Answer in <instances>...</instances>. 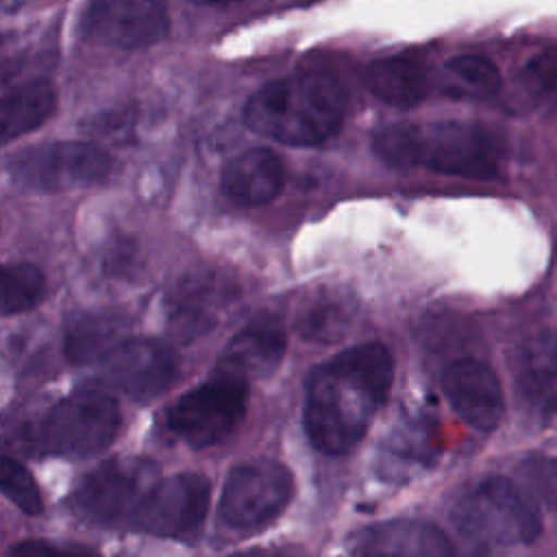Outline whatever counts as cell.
I'll return each mask as SVG.
<instances>
[{
  "instance_id": "6da1fadb",
  "label": "cell",
  "mask_w": 557,
  "mask_h": 557,
  "mask_svg": "<svg viewBox=\"0 0 557 557\" xmlns=\"http://www.w3.org/2000/svg\"><path fill=\"white\" fill-rule=\"evenodd\" d=\"M394 359L385 344L366 342L320 363L305 394V433L324 455L348 453L387 403Z\"/></svg>"
},
{
  "instance_id": "7a4b0ae2",
  "label": "cell",
  "mask_w": 557,
  "mask_h": 557,
  "mask_svg": "<svg viewBox=\"0 0 557 557\" xmlns=\"http://www.w3.org/2000/svg\"><path fill=\"white\" fill-rule=\"evenodd\" d=\"M344 87L326 72L292 74L261 87L244 107V124L289 146H318L342 128Z\"/></svg>"
},
{
  "instance_id": "3957f363",
  "label": "cell",
  "mask_w": 557,
  "mask_h": 557,
  "mask_svg": "<svg viewBox=\"0 0 557 557\" xmlns=\"http://www.w3.org/2000/svg\"><path fill=\"white\" fill-rule=\"evenodd\" d=\"M374 152L392 168L422 165L474 181H492L500 172V152L494 137L485 128L466 122L394 124L374 135Z\"/></svg>"
},
{
  "instance_id": "277c9868",
  "label": "cell",
  "mask_w": 557,
  "mask_h": 557,
  "mask_svg": "<svg viewBox=\"0 0 557 557\" xmlns=\"http://www.w3.org/2000/svg\"><path fill=\"white\" fill-rule=\"evenodd\" d=\"M450 520L466 540L485 546L531 544L542 531L535 503L505 476H487L463 492Z\"/></svg>"
},
{
  "instance_id": "5b68a950",
  "label": "cell",
  "mask_w": 557,
  "mask_h": 557,
  "mask_svg": "<svg viewBox=\"0 0 557 557\" xmlns=\"http://www.w3.org/2000/svg\"><path fill=\"white\" fill-rule=\"evenodd\" d=\"M248 383L242 374L215 366L205 383L183 394L168 409V426L191 448L218 444L244 420Z\"/></svg>"
},
{
  "instance_id": "8992f818",
  "label": "cell",
  "mask_w": 557,
  "mask_h": 557,
  "mask_svg": "<svg viewBox=\"0 0 557 557\" xmlns=\"http://www.w3.org/2000/svg\"><path fill=\"white\" fill-rule=\"evenodd\" d=\"M122 416L117 403L96 389H83L59 400L37 426V444L61 457H89L104 450L117 435Z\"/></svg>"
},
{
  "instance_id": "52a82bcc",
  "label": "cell",
  "mask_w": 557,
  "mask_h": 557,
  "mask_svg": "<svg viewBox=\"0 0 557 557\" xmlns=\"http://www.w3.org/2000/svg\"><path fill=\"white\" fill-rule=\"evenodd\" d=\"M7 170L15 187L50 194L102 183L111 172V157L89 141H52L15 152Z\"/></svg>"
},
{
  "instance_id": "ba28073f",
  "label": "cell",
  "mask_w": 557,
  "mask_h": 557,
  "mask_svg": "<svg viewBox=\"0 0 557 557\" xmlns=\"http://www.w3.org/2000/svg\"><path fill=\"white\" fill-rule=\"evenodd\" d=\"M159 481V468L150 459H109L83 476L72 494V507L91 522H133Z\"/></svg>"
},
{
  "instance_id": "9c48e42d",
  "label": "cell",
  "mask_w": 557,
  "mask_h": 557,
  "mask_svg": "<svg viewBox=\"0 0 557 557\" xmlns=\"http://www.w3.org/2000/svg\"><path fill=\"white\" fill-rule=\"evenodd\" d=\"M294 496L292 472L272 459L235 466L220 494V518L242 531L259 529L283 513Z\"/></svg>"
},
{
  "instance_id": "30bf717a",
  "label": "cell",
  "mask_w": 557,
  "mask_h": 557,
  "mask_svg": "<svg viewBox=\"0 0 557 557\" xmlns=\"http://www.w3.org/2000/svg\"><path fill=\"white\" fill-rule=\"evenodd\" d=\"M81 37L96 46L139 50L154 46L168 30L165 7L144 0L91 2L81 17Z\"/></svg>"
},
{
  "instance_id": "8fae6325",
  "label": "cell",
  "mask_w": 557,
  "mask_h": 557,
  "mask_svg": "<svg viewBox=\"0 0 557 557\" xmlns=\"http://www.w3.org/2000/svg\"><path fill=\"white\" fill-rule=\"evenodd\" d=\"M102 376L128 398L150 403L176 381L178 359L161 339L131 337L102 361Z\"/></svg>"
},
{
  "instance_id": "7c38bea8",
  "label": "cell",
  "mask_w": 557,
  "mask_h": 557,
  "mask_svg": "<svg viewBox=\"0 0 557 557\" xmlns=\"http://www.w3.org/2000/svg\"><path fill=\"white\" fill-rule=\"evenodd\" d=\"M209 500V479L198 472H181L157 483L131 524L152 535H185L202 524Z\"/></svg>"
},
{
  "instance_id": "4fadbf2b",
  "label": "cell",
  "mask_w": 557,
  "mask_h": 557,
  "mask_svg": "<svg viewBox=\"0 0 557 557\" xmlns=\"http://www.w3.org/2000/svg\"><path fill=\"white\" fill-rule=\"evenodd\" d=\"M442 387L450 407L472 429L492 431L503 420V385L485 361L474 357L453 361L442 376Z\"/></svg>"
},
{
  "instance_id": "5bb4252c",
  "label": "cell",
  "mask_w": 557,
  "mask_h": 557,
  "mask_svg": "<svg viewBox=\"0 0 557 557\" xmlns=\"http://www.w3.org/2000/svg\"><path fill=\"white\" fill-rule=\"evenodd\" d=\"M357 557H455L448 535L422 520H387L363 529L352 544Z\"/></svg>"
},
{
  "instance_id": "9a60e30c",
  "label": "cell",
  "mask_w": 557,
  "mask_h": 557,
  "mask_svg": "<svg viewBox=\"0 0 557 557\" xmlns=\"http://www.w3.org/2000/svg\"><path fill=\"white\" fill-rule=\"evenodd\" d=\"M285 183V168L276 152L250 148L233 157L222 170V191L237 205L259 207L274 200Z\"/></svg>"
},
{
  "instance_id": "2e32d148",
  "label": "cell",
  "mask_w": 557,
  "mask_h": 557,
  "mask_svg": "<svg viewBox=\"0 0 557 557\" xmlns=\"http://www.w3.org/2000/svg\"><path fill=\"white\" fill-rule=\"evenodd\" d=\"M285 352V331L270 315L255 318L226 344L218 366L242 374L246 381L272 374Z\"/></svg>"
},
{
  "instance_id": "e0dca14e",
  "label": "cell",
  "mask_w": 557,
  "mask_h": 557,
  "mask_svg": "<svg viewBox=\"0 0 557 557\" xmlns=\"http://www.w3.org/2000/svg\"><path fill=\"white\" fill-rule=\"evenodd\" d=\"M128 320L117 309H96L76 313L65 331L63 348L74 366L104 361L126 339Z\"/></svg>"
},
{
  "instance_id": "ac0fdd59",
  "label": "cell",
  "mask_w": 557,
  "mask_h": 557,
  "mask_svg": "<svg viewBox=\"0 0 557 557\" xmlns=\"http://www.w3.org/2000/svg\"><path fill=\"white\" fill-rule=\"evenodd\" d=\"M363 81L379 100L400 109L416 107L429 94L424 67L407 57H385L368 63Z\"/></svg>"
},
{
  "instance_id": "d6986e66",
  "label": "cell",
  "mask_w": 557,
  "mask_h": 557,
  "mask_svg": "<svg viewBox=\"0 0 557 557\" xmlns=\"http://www.w3.org/2000/svg\"><path fill=\"white\" fill-rule=\"evenodd\" d=\"M522 394L546 411H557V333H540L518 355Z\"/></svg>"
},
{
  "instance_id": "ffe728a7",
  "label": "cell",
  "mask_w": 557,
  "mask_h": 557,
  "mask_svg": "<svg viewBox=\"0 0 557 557\" xmlns=\"http://www.w3.org/2000/svg\"><path fill=\"white\" fill-rule=\"evenodd\" d=\"M57 104L54 87L48 81L35 78L9 89L2 98L0 111V135L11 141L20 135L35 131L50 117Z\"/></svg>"
},
{
  "instance_id": "44dd1931",
  "label": "cell",
  "mask_w": 557,
  "mask_h": 557,
  "mask_svg": "<svg viewBox=\"0 0 557 557\" xmlns=\"http://www.w3.org/2000/svg\"><path fill=\"white\" fill-rule=\"evenodd\" d=\"M500 85V70L483 54H457L444 65V91L448 96L490 98Z\"/></svg>"
},
{
  "instance_id": "7402d4cb",
  "label": "cell",
  "mask_w": 557,
  "mask_h": 557,
  "mask_svg": "<svg viewBox=\"0 0 557 557\" xmlns=\"http://www.w3.org/2000/svg\"><path fill=\"white\" fill-rule=\"evenodd\" d=\"M46 292L44 274L33 263H7L0 276V309L15 315L33 309Z\"/></svg>"
},
{
  "instance_id": "603a6c76",
  "label": "cell",
  "mask_w": 557,
  "mask_h": 557,
  "mask_svg": "<svg viewBox=\"0 0 557 557\" xmlns=\"http://www.w3.org/2000/svg\"><path fill=\"white\" fill-rule=\"evenodd\" d=\"M524 91L548 113L557 115V46L535 52L520 70Z\"/></svg>"
},
{
  "instance_id": "cb8c5ba5",
  "label": "cell",
  "mask_w": 557,
  "mask_h": 557,
  "mask_svg": "<svg viewBox=\"0 0 557 557\" xmlns=\"http://www.w3.org/2000/svg\"><path fill=\"white\" fill-rule=\"evenodd\" d=\"M520 490L548 509H557V459L531 455L518 466Z\"/></svg>"
},
{
  "instance_id": "d4e9b609",
  "label": "cell",
  "mask_w": 557,
  "mask_h": 557,
  "mask_svg": "<svg viewBox=\"0 0 557 557\" xmlns=\"http://www.w3.org/2000/svg\"><path fill=\"white\" fill-rule=\"evenodd\" d=\"M0 490L24 513H28V516L41 513L44 503H41V494H39L35 479L20 461H15L11 457H2Z\"/></svg>"
},
{
  "instance_id": "484cf974",
  "label": "cell",
  "mask_w": 557,
  "mask_h": 557,
  "mask_svg": "<svg viewBox=\"0 0 557 557\" xmlns=\"http://www.w3.org/2000/svg\"><path fill=\"white\" fill-rule=\"evenodd\" d=\"M9 557H102L83 544H63L52 540H22L11 546Z\"/></svg>"
},
{
  "instance_id": "4316f807",
  "label": "cell",
  "mask_w": 557,
  "mask_h": 557,
  "mask_svg": "<svg viewBox=\"0 0 557 557\" xmlns=\"http://www.w3.org/2000/svg\"><path fill=\"white\" fill-rule=\"evenodd\" d=\"M344 313L335 305L318 307L305 315L302 335L315 342H335L344 329Z\"/></svg>"
},
{
  "instance_id": "83f0119b",
  "label": "cell",
  "mask_w": 557,
  "mask_h": 557,
  "mask_svg": "<svg viewBox=\"0 0 557 557\" xmlns=\"http://www.w3.org/2000/svg\"><path fill=\"white\" fill-rule=\"evenodd\" d=\"M235 557H307V555L300 550H294V548H257V550H248V553H242Z\"/></svg>"
}]
</instances>
